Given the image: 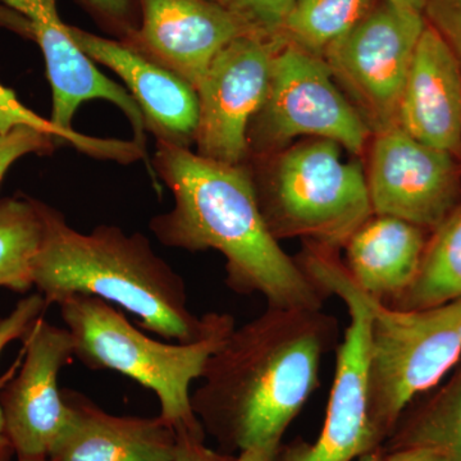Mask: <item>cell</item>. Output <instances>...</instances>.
Wrapping results in <instances>:
<instances>
[{"label":"cell","mask_w":461,"mask_h":461,"mask_svg":"<svg viewBox=\"0 0 461 461\" xmlns=\"http://www.w3.org/2000/svg\"><path fill=\"white\" fill-rule=\"evenodd\" d=\"M397 126L415 140L446 153L461 147L459 63L441 33H421L400 100Z\"/></svg>","instance_id":"16"},{"label":"cell","mask_w":461,"mask_h":461,"mask_svg":"<svg viewBox=\"0 0 461 461\" xmlns=\"http://www.w3.org/2000/svg\"><path fill=\"white\" fill-rule=\"evenodd\" d=\"M140 25L124 44L199 86L212 60L249 32L212 0H139Z\"/></svg>","instance_id":"13"},{"label":"cell","mask_w":461,"mask_h":461,"mask_svg":"<svg viewBox=\"0 0 461 461\" xmlns=\"http://www.w3.org/2000/svg\"><path fill=\"white\" fill-rule=\"evenodd\" d=\"M223 461H264L259 455L256 453H251V451H242V453H239L238 456H230V455H226Z\"/></svg>","instance_id":"32"},{"label":"cell","mask_w":461,"mask_h":461,"mask_svg":"<svg viewBox=\"0 0 461 461\" xmlns=\"http://www.w3.org/2000/svg\"><path fill=\"white\" fill-rule=\"evenodd\" d=\"M47 308V302L41 293L20 300L12 313L0 321V354L11 342L25 338L32 324L39 318L44 317ZM14 455V450L5 432V418L0 406V461H11Z\"/></svg>","instance_id":"24"},{"label":"cell","mask_w":461,"mask_h":461,"mask_svg":"<svg viewBox=\"0 0 461 461\" xmlns=\"http://www.w3.org/2000/svg\"><path fill=\"white\" fill-rule=\"evenodd\" d=\"M384 461H446L444 457L426 448H400L384 454Z\"/></svg>","instance_id":"30"},{"label":"cell","mask_w":461,"mask_h":461,"mask_svg":"<svg viewBox=\"0 0 461 461\" xmlns=\"http://www.w3.org/2000/svg\"><path fill=\"white\" fill-rule=\"evenodd\" d=\"M115 41H124L140 25L139 0H76Z\"/></svg>","instance_id":"25"},{"label":"cell","mask_w":461,"mask_h":461,"mask_svg":"<svg viewBox=\"0 0 461 461\" xmlns=\"http://www.w3.org/2000/svg\"><path fill=\"white\" fill-rule=\"evenodd\" d=\"M373 213L437 229L456 199L450 153L415 140L399 126L378 132L368 178Z\"/></svg>","instance_id":"11"},{"label":"cell","mask_w":461,"mask_h":461,"mask_svg":"<svg viewBox=\"0 0 461 461\" xmlns=\"http://www.w3.org/2000/svg\"><path fill=\"white\" fill-rule=\"evenodd\" d=\"M41 214L32 284L48 306L72 295L99 297L135 315L142 329L180 344L198 341L214 326L218 313L198 317L190 311L184 278L141 233L113 224L80 232L42 202Z\"/></svg>","instance_id":"3"},{"label":"cell","mask_w":461,"mask_h":461,"mask_svg":"<svg viewBox=\"0 0 461 461\" xmlns=\"http://www.w3.org/2000/svg\"><path fill=\"white\" fill-rule=\"evenodd\" d=\"M330 76L318 56L294 44L281 45L273 59L268 95L249 126V151L312 135L359 154L368 124Z\"/></svg>","instance_id":"8"},{"label":"cell","mask_w":461,"mask_h":461,"mask_svg":"<svg viewBox=\"0 0 461 461\" xmlns=\"http://www.w3.org/2000/svg\"><path fill=\"white\" fill-rule=\"evenodd\" d=\"M42 235L41 200L27 195L0 200V287L20 294L33 287L32 262Z\"/></svg>","instance_id":"20"},{"label":"cell","mask_w":461,"mask_h":461,"mask_svg":"<svg viewBox=\"0 0 461 461\" xmlns=\"http://www.w3.org/2000/svg\"><path fill=\"white\" fill-rule=\"evenodd\" d=\"M18 461H50L48 457H33V459H18Z\"/></svg>","instance_id":"34"},{"label":"cell","mask_w":461,"mask_h":461,"mask_svg":"<svg viewBox=\"0 0 461 461\" xmlns=\"http://www.w3.org/2000/svg\"><path fill=\"white\" fill-rule=\"evenodd\" d=\"M23 341V368L0 393L5 432L18 459L48 457L67 420L58 375L75 357L74 339L41 317Z\"/></svg>","instance_id":"12"},{"label":"cell","mask_w":461,"mask_h":461,"mask_svg":"<svg viewBox=\"0 0 461 461\" xmlns=\"http://www.w3.org/2000/svg\"><path fill=\"white\" fill-rule=\"evenodd\" d=\"M67 420L50 461H176L178 435L160 417H120L65 388Z\"/></svg>","instance_id":"15"},{"label":"cell","mask_w":461,"mask_h":461,"mask_svg":"<svg viewBox=\"0 0 461 461\" xmlns=\"http://www.w3.org/2000/svg\"><path fill=\"white\" fill-rule=\"evenodd\" d=\"M420 12L386 2L324 51L330 74L378 132L397 126L400 100L423 33Z\"/></svg>","instance_id":"9"},{"label":"cell","mask_w":461,"mask_h":461,"mask_svg":"<svg viewBox=\"0 0 461 461\" xmlns=\"http://www.w3.org/2000/svg\"><path fill=\"white\" fill-rule=\"evenodd\" d=\"M232 14L249 32L278 39L295 0H212Z\"/></svg>","instance_id":"23"},{"label":"cell","mask_w":461,"mask_h":461,"mask_svg":"<svg viewBox=\"0 0 461 461\" xmlns=\"http://www.w3.org/2000/svg\"><path fill=\"white\" fill-rule=\"evenodd\" d=\"M426 248L421 227L373 214L346 242L344 267L364 293L390 305L411 286Z\"/></svg>","instance_id":"17"},{"label":"cell","mask_w":461,"mask_h":461,"mask_svg":"<svg viewBox=\"0 0 461 461\" xmlns=\"http://www.w3.org/2000/svg\"><path fill=\"white\" fill-rule=\"evenodd\" d=\"M67 27L94 63L112 69L123 81L144 115L147 131L156 136L157 142L180 148H190L195 142L199 99L193 85L122 41Z\"/></svg>","instance_id":"14"},{"label":"cell","mask_w":461,"mask_h":461,"mask_svg":"<svg viewBox=\"0 0 461 461\" xmlns=\"http://www.w3.org/2000/svg\"><path fill=\"white\" fill-rule=\"evenodd\" d=\"M339 321L321 309L275 308L230 330L191 395L204 432L223 448L275 461L282 437L320 386Z\"/></svg>","instance_id":"1"},{"label":"cell","mask_w":461,"mask_h":461,"mask_svg":"<svg viewBox=\"0 0 461 461\" xmlns=\"http://www.w3.org/2000/svg\"><path fill=\"white\" fill-rule=\"evenodd\" d=\"M375 0H295L282 32L309 53L323 54L373 11Z\"/></svg>","instance_id":"21"},{"label":"cell","mask_w":461,"mask_h":461,"mask_svg":"<svg viewBox=\"0 0 461 461\" xmlns=\"http://www.w3.org/2000/svg\"><path fill=\"white\" fill-rule=\"evenodd\" d=\"M0 7L8 9L9 29L29 39L33 26L60 20L57 0H0Z\"/></svg>","instance_id":"27"},{"label":"cell","mask_w":461,"mask_h":461,"mask_svg":"<svg viewBox=\"0 0 461 461\" xmlns=\"http://www.w3.org/2000/svg\"><path fill=\"white\" fill-rule=\"evenodd\" d=\"M178 445L176 461H223L226 455H221L206 447L203 437L177 433Z\"/></svg>","instance_id":"28"},{"label":"cell","mask_w":461,"mask_h":461,"mask_svg":"<svg viewBox=\"0 0 461 461\" xmlns=\"http://www.w3.org/2000/svg\"><path fill=\"white\" fill-rule=\"evenodd\" d=\"M439 16L461 45V0H436Z\"/></svg>","instance_id":"29"},{"label":"cell","mask_w":461,"mask_h":461,"mask_svg":"<svg viewBox=\"0 0 461 461\" xmlns=\"http://www.w3.org/2000/svg\"><path fill=\"white\" fill-rule=\"evenodd\" d=\"M20 124L35 127L41 131L50 133L59 141L75 148L76 150L96 159L114 160V162L129 165L138 160L139 148L133 141L117 140V139H100L84 135L81 132L69 133L62 131L50 122V120L41 117L32 109L27 108L17 98L14 90L0 84V133Z\"/></svg>","instance_id":"22"},{"label":"cell","mask_w":461,"mask_h":461,"mask_svg":"<svg viewBox=\"0 0 461 461\" xmlns=\"http://www.w3.org/2000/svg\"><path fill=\"white\" fill-rule=\"evenodd\" d=\"M153 172L175 205L149 229L167 248L220 251L226 282L241 295L259 294L275 308L321 309L323 293L282 250L264 221L250 172L157 142Z\"/></svg>","instance_id":"2"},{"label":"cell","mask_w":461,"mask_h":461,"mask_svg":"<svg viewBox=\"0 0 461 461\" xmlns=\"http://www.w3.org/2000/svg\"><path fill=\"white\" fill-rule=\"evenodd\" d=\"M386 444L387 453L426 448L446 461H461V359L454 377L432 399L403 412Z\"/></svg>","instance_id":"18"},{"label":"cell","mask_w":461,"mask_h":461,"mask_svg":"<svg viewBox=\"0 0 461 461\" xmlns=\"http://www.w3.org/2000/svg\"><path fill=\"white\" fill-rule=\"evenodd\" d=\"M256 194L276 239L300 236L329 250L375 214L362 166L345 162L339 144L321 139L284 154L268 187Z\"/></svg>","instance_id":"5"},{"label":"cell","mask_w":461,"mask_h":461,"mask_svg":"<svg viewBox=\"0 0 461 461\" xmlns=\"http://www.w3.org/2000/svg\"><path fill=\"white\" fill-rule=\"evenodd\" d=\"M58 145L59 141L53 135L27 124L0 133V184L18 159L29 154L50 156Z\"/></svg>","instance_id":"26"},{"label":"cell","mask_w":461,"mask_h":461,"mask_svg":"<svg viewBox=\"0 0 461 461\" xmlns=\"http://www.w3.org/2000/svg\"><path fill=\"white\" fill-rule=\"evenodd\" d=\"M71 333L75 357L87 368L121 373L153 391L159 417L177 433L203 437L194 412L190 387L202 378L209 357L235 329L232 315L218 313L208 333L189 344H167L149 338L105 300L72 295L58 304Z\"/></svg>","instance_id":"4"},{"label":"cell","mask_w":461,"mask_h":461,"mask_svg":"<svg viewBox=\"0 0 461 461\" xmlns=\"http://www.w3.org/2000/svg\"><path fill=\"white\" fill-rule=\"evenodd\" d=\"M384 454L382 453L381 448H378V450L372 451V453L363 455L357 461H384Z\"/></svg>","instance_id":"33"},{"label":"cell","mask_w":461,"mask_h":461,"mask_svg":"<svg viewBox=\"0 0 461 461\" xmlns=\"http://www.w3.org/2000/svg\"><path fill=\"white\" fill-rule=\"evenodd\" d=\"M461 299V208L448 214L427 245L411 286L390 308L420 311Z\"/></svg>","instance_id":"19"},{"label":"cell","mask_w":461,"mask_h":461,"mask_svg":"<svg viewBox=\"0 0 461 461\" xmlns=\"http://www.w3.org/2000/svg\"><path fill=\"white\" fill-rule=\"evenodd\" d=\"M299 266L324 295L345 303L350 324L338 346L335 381L320 437L314 444L281 446L275 461H354L382 446L369 411L371 300L327 249L309 248Z\"/></svg>","instance_id":"7"},{"label":"cell","mask_w":461,"mask_h":461,"mask_svg":"<svg viewBox=\"0 0 461 461\" xmlns=\"http://www.w3.org/2000/svg\"><path fill=\"white\" fill-rule=\"evenodd\" d=\"M278 39L244 33L212 60L196 87L199 156L244 165L249 156L248 130L268 95Z\"/></svg>","instance_id":"10"},{"label":"cell","mask_w":461,"mask_h":461,"mask_svg":"<svg viewBox=\"0 0 461 461\" xmlns=\"http://www.w3.org/2000/svg\"><path fill=\"white\" fill-rule=\"evenodd\" d=\"M391 5L396 7L411 9V11L420 12L426 7L427 0H387Z\"/></svg>","instance_id":"31"},{"label":"cell","mask_w":461,"mask_h":461,"mask_svg":"<svg viewBox=\"0 0 461 461\" xmlns=\"http://www.w3.org/2000/svg\"><path fill=\"white\" fill-rule=\"evenodd\" d=\"M369 300V411L384 444L411 403L459 364L461 299L420 311Z\"/></svg>","instance_id":"6"}]
</instances>
